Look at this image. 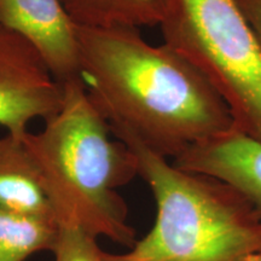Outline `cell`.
I'll return each instance as SVG.
<instances>
[{
    "instance_id": "1",
    "label": "cell",
    "mask_w": 261,
    "mask_h": 261,
    "mask_svg": "<svg viewBox=\"0 0 261 261\" xmlns=\"http://www.w3.org/2000/svg\"><path fill=\"white\" fill-rule=\"evenodd\" d=\"M77 39L80 77L109 125L156 154L174 161L237 129L208 81L163 42L122 27H77Z\"/></svg>"
},
{
    "instance_id": "2",
    "label": "cell",
    "mask_w": 261,
    "mask_h": 261,
    "mask_svg": "<svg viewBox=\"0 0 261 261\" xmlns=\"http://www.w3.org/2000/svg\"><path fill=\"white\" fill-rule=\"evenodd\" d=\"M60 225L83 228L129 249L137 242L117 189L138 167L83 80L64 85L63 104L38 132L23 138Z\"/></svg>"
},
{
    "instance_id": "3",
    "label": "cell",
    "mask_w": 261,
    "mask_h": 261,
    "mask_svg": "<svg viewBox=\"0 0 261 261\" xmlns=\"http://www.w3.org/2000/svg\"><path fill=\"white\" fill-rule=\"evenodd\" d=\"M110 128L135 156L158 214L145 237L125 253L104 252L107 261H249L261 253V215L246 196L177 167L128 130Z\"/></svg>"
},
{
    "instance_id": "4",
    "label": "cell",
    "mask_w": 261,
    "mask_h": 261,
    "mask_svg": "<svg viewBox=\"0 0 261 261\" xmlns=\"http://www.w3.org/2000/svg\"><path fill=\"white\" fill-rule=\"evenodd\" d=\"M163 44L219 94L237 129L261 142V45L237 0H165Z\"/></svg>"
},
{
    "instance_id": "5",
    "label": "cell",
    "mask_w": 261,
    "mask_h": 261,
    "mask_svg": "<svg viewBox=\"0 0 261 261\" xmlns=\"http://www.w3.org/2000/svg\"><path fill=\"white\" fill-rule=\"evenodd\" d=\"M64 85L39 52L14 32L0 28V127L24 138L37 120L46 121L63 104Z\"/></svg>"
},
{
    "instance_id": "6",
    "label": "cell",
    "mask_w": 261,
    "mask_h": 261,
    "mask_svg": "<svg viewBox=\"0 0 261 261\" xmlns=\"http://www.w3.org/2000/svg\"><path fill=\"white\" fill-rule=\"evenodd\" d=\"M0 27L27 40L62 85L81 79L77 25L62 0H0Z\"/></svg>"
},
{
    "instance_id": "7",
    "label": "cell",
    "mask_w": 261,
    "mask_h": 261,
    "mask_svg": "<svg viewBox=\"0 0 261 261\" xmlns=\"http://www.w3.org/2000/svg\"><path fill=\"white\" fill-rule=\"evenodd\" d=\"M185 171L226 182L248 198L261 215V142L232 130L203 143L173 161Z\"/></svg>"
},
{
    "instance_id": "8",
    "label": "cell",
    "mask_w": 261,
    "mask_h": 261,
    "mask_svg": "<svg viewBox=\"0 0 261 261\" xmlns=\"http://www.w3.org/2000/svg\"><path fill=\"white\" fill-rule=\"evenodd\" d=\"M0 211L57 221L40 173L23 138L0 136Z\"/></svg>"
},
{
    "instance_id": "9",
    "label": "cell",
    "mask_w": 261,
    "mask_h": 261,
    "mask_svg": "<svg viewBox=\"0 0 261 261\" xmlns=\"http://www.w3.org/2000/svg\"><path fill=\"white\" fill-rule=\"evenodd\" d=\"M65 10L84 28L159 27L165 0H62Z\"/></svg>"
},
{
    "instance_id": "10",
    "label": "cell",
    "mask_w": 261,
    "mask_h": 261,
    "mask_svg": "<svg viewBox=\"0 0 261 261\" xmlns=\"http://www.w3.org/2000/svg\"><path fill=\"white\" fill-rule=\"evenodd\" d=\"M60 224L33 215L0 211V261H24L33 254L52 252Z\"/></svg>"
},
{
    "instance_id": "11",
    "label": "cell",
    "mask_w": 261,
    "mask_h": 261,
    "mask_svg": "<svg viewBox=\"0 0 261 261\" xmlns=\"http://www.w3.org/2000/svg\"><path fill=\"white\" fill-rule=\"evenodd\" d=\"M98 238L83 228L60 225V232L52 254L55 261H107Z\"/></svg>"
},
{
    "instance_id": "12",
    "label": "cell",
    "mask_w": 261,
    "mask_h": 261,
    "mask_svg": "<svg viewBox=\"0 0 261 261\" xmlns=\"http://www.w3.org/2000/svg\"><path fill=\"white\" fill-rule=\"evenodd\" d=\"M261 45V0H237Z\"/></svg>"
},
{
    "instance_id": "13",
    "label": "cell",
    "mask_w": 261,
    "mask_h": 261,
    "mask_svg": "<svg viewBox=\"0 0 261 261\" xmlns=\"http://www.w3.org/2000/svg\"><path fill=\"white\" fill-rule=\"evenodd\" d=\"M249 261H261V253H259L257 255L252 257V259H250Z\"/></svg>"
},
{
    "instance_id": "14",
    "label": "cell",
    "mask_w": 261,
    "mask_h": 261,
    "mask_svg": "<svg viewBox=\"0 0 261 261\" xmlns=\"http://www.w3.org/2000/svg\"><path fill=\"white\" fill-rule=\"evenodd\" d=\"M0 28H2V27H0Z\"/></svg>"
}]
</instances>
